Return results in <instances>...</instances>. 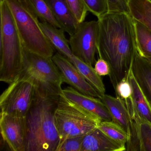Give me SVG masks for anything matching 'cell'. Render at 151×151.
Here are the masks:
<instances>
[{
  "label": "cell",
  "mask_w": 151,
  "mask_h": 151,
  "mask_svg": "<svg viewBox=\"0 0 151 151\" xmlns=\"http://www.w3.org/2000/svg\"><path fill=\"white\" fill-rule=\"evenodd\" d=\"M22 72L32 77L37 85L47 87L59 94L61 93L63 79L52 57L30 52L24 49Z\"/></svg>",
  "instance_id": "7"
},
{
  "label": "cell",
  "mask_w": 151,
  "mask_h": 151,
  "mask_svg": "<svg viewBox=\"0 0 151 151\" xmlns=\"http://www.w3.org/2000/svg\"><path fill=\"white\" fill-rule=\"evenodd\" d=\"M0 128L4 142L13 151H25L24 117L1 112Z\"/></svg>",
  "instance_id": "10"
},
{
  "label": "cell",
  "mask_w": 151,
  "mask_h": 151,
  "mask_svg": "<svg viewBox=\"0 0 151 151\" xmlns=\"http://www.w3.org/2000/svg\"><path fill=\"white\" fill-rule=\"evenodd\" d=\"M128 6L132 17L151 32V2L148 0H129Z\"/></svg>",
  "instance_id": "20"
},
{
  "label": "cell",
  "mask_w": 151,
  "mask_h": 151,
  "mask_svg": "<svg viewBox=\"0 0 151 151\" xmlns=\"http://www.w3.org/2000/svg\"><path fill=\"white\" fill-rule=\"evenodd\" d=\"M40 25L49 42L58 52L67 59L73 55L64 31L47 23L40 22Z\"/></svg>",
  "instance_id": "17"
},
{
  "label": "cell",
  "mask_w": 151,
  "mask_h": 151,
  "mask_svg": "<svg viewBox=\"0 0 151 151\" xmlns=\"http://www.w3.org/2000/svg\"><path fill=\"white\" fill-rule=\"evenodd\" d=\"M20 1H25L26 0H20Z\"/></svg>",
  "instance_id": "31"
},
{
  "label": "cell",
  "mask_w": 151,
  "mask_h": 151,
  "mask_svg": "<svg viewBox=\"0 0 151 151\" xmlns=\"http://www.w3.org/2000/svg\"><path fill=\"white\" fill-rule=\"evenodd\" d=\"M26 1L41 22L47 23L61 29L60 24L45 0H26Z\"/></svg>",
  "instance_id": "22"
},
{
  "label": "cell",
  "mask_w": 151,
  "mask_h": 151,
  "mask_svg": "<svg viewBox=\"0 0 151 151\" xmlns=\"http://www.w3.org/2000/svg\"><path fill=\"white\" fill-rule=\"evenodd\" d=\"M61 94L66 99L101 121H112L109 111L99 98L83 94L71 86L62 89Z\"/></svg>",
  "instance_id": "12"
},
{
  "label": "cell",
  "mask_w": 151,
  "mask_h": 151,
  "mask_svg": "<svg viewBox=\"0 0 151 151\" xmlns=\"http://www.w3.org/2000/svg\"><path fill=\"white\" fill-rule=\"evenodd\" d=\"M151 64V57L145 58Z\"/></svg>",
  "instance_id": "30"
},
{
  "label": "cell",
  "mask_w": 151,
  "mask_h": 151,
  "mask_svg": "<svg viewBox=\"0 0 151 151\" xmlns=\"http://www.w3.org/2000/svg\"><path fill=\"white\" fill-rule=\"evenodd\" d=\"M148 1H150V2H151V0H148Z\"/></svg>",
  "instance_id": "32"
},
{
  "label": "cell",
  "mask_w": 151,
  "mask_h": 151,
  "mask_svg": "<svg viewBox=\"0 0 151 151\" xmlns=\"http://www.w3.org/2000/svg\"><path fill=\"white\" fill-rule=\"evenodd\" d=\"M107 1L109 13H124L129 14L128 2L126 0H107Z\"/></svg>",
  "instance_id": "28"
},
{
  "label": "cell",
  "mask_w": 151,
  "mask_h": 151,
  "mask_svg": "<svg viewBox=\"0 0 151 151\" xmlns=\"http://www.w3.org/2000/svg\"><path fill=\"white\" fill-rule=\"evenodd\" d=\"M36 92L37 87L34 79L27 74L21 72L1 95V112L25 117L32 105Z\"/></svg>",
  "instance_id": "6"
},
{
  "label": "cell",
  "mask_w": 151,
  "mask_h": 151,
  "mask_svg": "<svg viewBox=\"0 0 151 151\" xmlns=\"http://www.w3.org/2000/svg\"><path fill=\"white\" fill-rule=\"evenodd\" d=\"M84 136L66 139L59 144L56 151H81Z\"/></svg>",
  "instance_id": "26"
},
{
  "label": "cell",
  "mask_w": 151,
  "mask_h": 151,
  "mask_svg": "<svg viewBox=\"0 0 151 151\" xmlns=\"http://www.w3.org/2000/svg\"><path fill=\"white\" fill-rule=\"evenodd\" d=\"M125 105L132 119L131 133L126 151H151V124L139 117L132 100L126 101Z\"/></svg>",
  "instance_id": "9"
},
{
  "label": "cell",
  "mask_w": 151,
  "mask_h": 151,
  "mask_svg": "<svg viewBox=\"0 0 151 151\" xmlns=\"http://www.w3.org/2000/svg\"><path fill=\"white\" fill-rule=\"evenodd\" d=\"M51 9L61 29L70 36L73 34L80 24L70 11L66 0H45Z\"/></svg>",
  "instance_id": "15"
},
{
  "label": "cell",
  "mask_w": 151,
  "mask_h": 151,
  "mask_svg": "<svg viewBox=\"0 0 151 151\" xmlns=\"http://www.w3.org/2000/svg\"><path fill=\"white\" fill-rule=\"evenodd\" d=\"M100 99L109 111L112 121L122 127L129 138L132 131V119L124 100L106 94L102 95Z\"/></svg>",
  "instance_id": "14"
},
{
  "label": "cell",
  "mask_w": 151,
  "mask_h": 151,
  "mask_svg": "<svg viewBox=\"0 0 151 151\" xmlns=\"http://www.w3.org/2000/svg\"><path fill=\"white\" fill-rule=\"evenodd\" d=\"M78 71L83 76L86 80L97 90L101 96L105 94L106 88L101 76L97 74L92 66L87 63L76 57L74 55L68 59Z\"/></svg>",
  "instance_id": "19"
},
{
  "label": "cell",
  "mask_w": 151,
  "mask_h": 151,
  "mask_svg": "<svg viewBox=\"0 0 151 151\" xmlns=\"http://www.w3.org/2000/svg\"><path fill=\"white\" fill-rule=\"evenodd\" d=\"M129 82L132 89L133 105L138 114L144 121L151 124V107L137 82L130 68L128 73Z\"/></svg>",
  "instance_id": "18"
},
{
  "label": "cell",
  "mask_w": 151,
  "mask_h": 151,
  "mask_svg": "<svg viewBox=\"0 0 151 151\" xmlns=\"http://www.w3.org/2000/svg\"><path fill=\"white\" fill-rule=\"evenodd\" d=\"M131 68L151 107V64L139 55L136 49Z\"/></svg>",
  "instance_id": "16"
},
{
  "label": "cell",
  "mask_w": 151,
  "mask_h": 151,
  "mask_svg": "<svg viewBox=\"0 0 151 151\" xmlns=\"http://www.w3.org/2000/svg\"><path fill=\"white\" fill-rule=\"evenodd\" d=\"M98 128L114 141L126 146L129 137L127 132L113 121H101Z\"/></svg>",
  "instance_id": "23"
},
{
  "label": "cell",
  "mask_w": 151,
  "mask_h": 151,
  "mask_svg": "<svg viewBox=\"0 0 151 151\" xmlns=\"http://www.w3.org/2000/svg\"><path fill=\"white\" fill-rule=\"evenodd\" d=\"M89 12L97 17L98 19L109 13L107 0H83Z\"/></svg>",
  "instance_id": "25"
},
{
  "label": "cell",
  "mask_w": 151,
  "mask_h": 151,
  "mask_svg": "<svg viewBox=\"0 0 151 151\" xmlns=\"http://www.w3.org/2000/svg\"><path fill=\"white\" fill-rule=\"evenodd\" d=\"M126 1H128H128H129V0H126Z\"/></svg>",
  "instance_id": "33"
},
{
  "label": "cell",
  "mask_w": 151,
  "mask_h": 151,
  "mask_svg": "<svg viewBox=\"0 0 151 151\" xmlns=\"http://www.w3.org/2000/svg\"><path fill=\"white\" fill-rule=\"evenodd\" d=\"M36 85L35 99L24 117L25 151H56L60 138L55 113L60 94Z\"/></svg>",
  "instance_id": "2"
},
{
  "label": "cell",
  "mask_w": 151,
  "mask_h": 151,
  "mask_svg": "<svg viewBox=\"0 0 151 151\" xmlns=\"http://www.w3.org/2000/svg\"><path fill=\"white\" fill-rule=\"evenodd\" d=\"M133 20L137 51L144 58L151 57V32L141 23Z\"/></svg>",
  "instance_id": "21"
},
{
  "label": "cell",
  "mask_w": 151,
  "mask_h": 151,
  "mask_svg": "<svg viewBox=\"0 0 151 151\" xmlns=\"http://www.w3.org/2000/svg\"><path fill=\"white\" fill-rule=\"evenodd\" d=\"M94 70L98 75L100 76H109L110 69L109 64L106 61L99 58L95 63Z\"/></svg>",
  "instance_id": "29"
},
{
  "label": "cell",
  "mask_w": 151,
  "mask_h": 151,
  "mask_svg": "<svg viewBox=\"0 0 151 151\" xmlns=\"http://www.w3.org/2000/svg\"><path fill=\"white\" fill-rule=\"evenodd\" d=\"M99 21L80 24L76 31L70 35L69 43L72 53L88 65L93 66L98 52Z\"/></svg>",
  "instance_id": "8"
},
{
  "label": "cell",
  "mask_w": 151,
  "mask_h": 151,
  "mask_svg": "<svg viewBox=\"0 0 151 151\" xmlns=\"http://www.w3.org/2000/svg\"><path fill=\"white\" fill-rule=\"evenodd\" d=\"M126 146L109 138L98 128L84 137L81 151H124Z\"/></svg>",
  "instance_id": "13"
},
{
  "label": "cell",
  "mask_w": 151,
  "mask_h": 151,
  "mask_svg": "<svg viewBox=\"0 0 151 151\" xmlns=\"http://www.w3.org/2000/svg\"><path fill=\"white\" fill-rule=\"evenodd\" d=\"M114 91L116 97L122 99H127L131 97L132 89L129 82L128 74L117 83Z\"/></svg>",
  "instance_id": "27"
},
{
  "label": "cell",
  "mask_w": 151,
  "mask_h": 151,
  "mask_svg": "<svg viewBox=\"0 0 151 151\" xmlns=\"http://www.w3.org/2000/svg\"><path fill=\"white\" fill-rule=\"evenodd\" d=\"M5 1L13 14L24 50L52 57L56 50L43 32L38 18L27 1Z\"/></svg>",
  "instance_id": "4"
},
{
  "label": "cell",
  "mask_w": 151,
  "mask_h": 151,
  "mask_svg": "<svg viewBox=\"0 0 151 151\" xmlns=\"http://www.w3.org/2000/svg\"><path fill=\"white\" fill-rule=\"evenodd\" d=\"M52 58L60 72L63 83L83 94L101 99V96L97 90L66 57L57 52Z\"/></svg>",
  "instance_id": "11"
},
{
  "label": "cell",
  "mask_w": 151,
  "mask_h": 151,
  "mask_svg": "<svg viewBox=\"0 0 151 151\" xmlns=\"http://www.w3.org/2000/svg\"><path fill=\"white\" fill-rule=\"evenodd\" d=\"M0 81L14 82L23 68L24 48L12 12L5 0H1Z\"/></svg>",
  "instance_id": "3"
},
{
  "label": "cell",
  "mask_w": 151,
  "mask_h": 151,
  "mask_svg": "<svg viewBox=\"0 0 151 151\" xmlns=\"http://www.w3.org/2000/svg\"><path fill=\"white\" fill-rule=\"evenodd\" d=\"M55 121L60 143L66 139L85 136L101 121L68 101L61 93L55 113Z\"/></svg>",
  "instance_id": "5"
},
{
  "label": "cell",
  "mask_w": 151,
  "mask_h": 151,
  "mask_svg": "<svg viewBox=\"0 0 151 151\" xmlns=\"http://www.w3.org/2000/svg\"><path fill=\"white\" fill-rule=\"evenodd\" d=\"M98 20V52L109 64V76L114 89L128 74L137 49L133 20L124 13H108Z\"/></svg>",
  "instance_id": "1"
},
{
  "label": "cell",
  "mask_w": 151,
  "mask_h": 151,
  "mask_svg": "<svg viewBox=\"0 0 151 151\" xmlns=\"http://www.w3.org/2000/svg\"><path fill=\"white\" fill-rule=\"evenodd\" d=\"M74 16L79 24L83 22L89 12L83 0H66Z\"/></svg>",
  "instance_id": "24"
}]
</instances>
